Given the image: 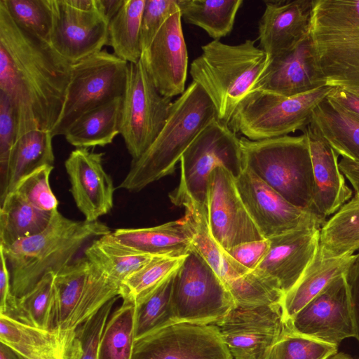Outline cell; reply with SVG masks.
I'll return each instance as SVG.
<instances>
[{"mask_svg":"<svg viewBox=\"0 0 359 359\" xmlns=\"http://www.w3.org/2000/svg\"><path fill=\"white\" fill-rule=\"evenodd\" d=\"M53 137L49 130H34L16 140L9 158L8 194L34 170L45 165L53 166Z\"/></svg>","mask_w":359,"mask_h":359,"instance_id":"cell-31","label":"cell"},{"mask_svg":"<svg viewBox=\"0 0 359 359\" xmlns=\"http://www.w3.org/2000/svg\"><path fill=\"white\" fill-rule=\"evenodd\" d=\"M15 23L49 43L53 25L51 0H0Z\"/></svg>","mask_w":359,"mask_h":359,"instance_id":"cell-43","label":"cell"},{"mask_svg":"<svg viewBox=\"0 0 359 359\" xmlns=\"http://www.w3.org/2000/svg\"><path fill=\"white\" fill-rule=\"evenodd\" d=\"M311 123L339 156L359 163V116L327 97L313 111Z\"/></svg>","mask_w":359,"mask_h":359,"instance_id":"cell-27","label":"cell"},{"mask_svg":"<svg viewBox=\"0 0 359 359\" xmlns=\"http://www.w3.org/2000/svg\"><path fill=\"white\" fill-rule=\"evenodd\" d=\"M53 25L49 43L69 64L97 53L108 43V22L96 7L84 10L69 0H51Z\"/></svg>","mask_w":359,"mask_h":359,"instance_id":"cell-15","label":"cell"},{"mask_svg":"<svg viewBox=\"0 0 359 359\" xmlns=\"http://www.w3.org/2000/svg\"><path fill=\"white\" fill-rule=\"evenodd\" d=\"M128 62L101 50L72 65L71 77L60 116L50 131L64 135L82 115L125 92Z\"/></svg>","mask_w":359,"mask_h":359,"instance_id":"cell-7","label":"cell"},{"mask_svg":"<svg viewBox=\"0 0 359 359\" xmlns=\"http://www.w3.org/2000/svg\"><path fill=\"white\" fill-rule=\"evenodd\" d=\"M135 340V303L123 299L104 328L98 359H131Z\"/></svg>","mask_w":359,"mask_h":359,"instance_id":"cell-38","label":"cell"},{"mask_svg":"<svg viewBox=\"0 0 359 359\" xmlns=\"http://www.w3.org/2000/svg\"><path fill=\"white\" fill-rule=\"evenodd\" d=\"M201 50L190 65L192 81L210 99L217 118L229 124L241 102L255 89L271 57L250 39L236 45L212 40Z\"/></svg>","mask_w":359,"mask_h":359,"instance_id":"cell-3","label":"cell"},{"mask_svg":"<svg viewBox=\"0 0 359 359\" xmlns=\"http://www.w3.org/2000/svg\"><path fill=\"white\" fill-rule=\"evenodd\" d=\"M0 315L16 319L18 299L11 290V273L2 248L0 246Z\"/></svg>","mask_w":359,"mask_h":359,"instance_id":"cell-51","label":"cell"},{"mask_svg":"<svg viewBox=\"0 0 359 359\" xmlns=\"http://www.w3.org/2000/svg\"><path fill=\"white\" fill-rule=\"evenodd\" d=\"M240 142L245 167L294 206L311 211L314 179L304 133L262 140L243 136Z\"/></svg>","mask_w":359,"mask_h":359,"instance_id":"cell-5","label":"cell"},{"mask_svg":"<svg viewBox=\"0 0 359 359\" xmlns=\"http://www.w3.org/2000/svg\"><path fill=\"white\" fill-rule=\"evenodd\" d=\"M359 20V0H313L311 25L332 26Z\"/></svg>","mask_w":359,"mask_h":359,"instance_id":"cell-48","label":"cell"},{"mask_svg":"<svg viewBox=\"0 0 359 359\" xmlns=\"http://www.w3.org/2000/svg\"><path fill=\"white\" fill-rule=\"evenodd\" d=\"M215 118L212 101L192 81L173 102L168 119L154 142L138 159L131 161L119 188L137 192L172 174L184 151Z\"/></svg>","mask_w":359,"mask_h":359,"instance_id":"cell-4","label":"cell"},{"mask_svg":"<svg viewBox=\"0 0 359 359\" xmlns=\"http://www.w3.org/2000/svg\"><path fill=\"white\" fill-rule=\"evenodd\" d=\"M121 243L154 256L182 257L193 249V233L184 218L147 228H123L112 232Z\"/></svg>","mask_w":359,"mask_h":359,"instance_id":"cell-25","label":"cell"},{"mask_svg":"<svg viewBox=\"0 0 359 359\" xmlns=\"http://www.w3.org/2000/svg\"><path fill=\"white\" fill-rule=\"evenodd\" d=\"M357 95H359V87H356V88H344Z\"/></svg>","mask_w":359,"mask_h":359,"instance_id":"cell-59","label":"cell"},{"mask_svg":"<svg viewBox=\"0 0 359 359\" xmlns=\"http://www.w3.org/2000/svg\"><path fill=\"white\" fill-rule=\"evenodd\" d=\"M131 359H233L215 324L175 323L135 339Z\"/></svg>","mask_w":359,"mask_h":359,"instance_id":"cell-12","label":"cell"},{"mask_svg":"<svg viewBox=\"0 0 359 359\" xmlns=\"http://www.w3.org/2000/svg\"><path fill=\"white\" fill-rule=\"evenodd\" d=\"M320 247L327 257L359 250V196L354 195L320 229Z\"/></svg>","mask_w":359,"mask_h":359,"instance_id":"cell-33","label":"cell"},{"mask_svg":"<svg viewBox=\"0 0 359 359\" xmlns=\"http://www.w3.org/2000/svg\"><path fill=\"white\" fill-rule=\"evenodd\" d=\"M226 286L236 306L252 307L282 304L283 292L257 271H250Z\"/></svg>","mask_w":359,"mask_h":359,"instance_id":"cell-41","label":"cell"},{"mask_svg":"<svg viewBox=\"0 0 359 359\" xmlns=\"http://www.w3.org/2000/svg\"><path fill=\"white\" fill-rule=\"evenodd\" d=\"M258 24L259 47L270 57L301 41L311 30L313 0L264 1Z\"/></svg>","mask_w":359,"mask_h":359,"instance_id":"cell-23","label":"cell"},{"mask_svg":"<svg viewBox=\"0 0 359 359\" xmlns=\"http://www.w3.org/2000/svg\"><path fill=\"white\" fill-rule=\"evenodd\" d=\"M122 97L82 115L66 131V140L76 148L104 147L120 134Z\"/></svg>","mask_w":359,"mask_h":359,"instance_id":"cell-28","label":"cell"},{"mask_svg":"<svg viewBox=\"0 0 359 359\" xmlns=\"http://www.w3.org/2000/svg\"><path fill=\"white\" fill-rule=\"evenodd\" d=\"M71 71L50 43L18 27L0 3V92L13 108L17 139L31 130H52Z\"/></svg>","mask_w":359,"mask_h":359,"instance_id":"cell-1","label":"cell"},{"mask_svg":"<svg viewBox=\"0 0 359 359\" xmlns=\"http://www.w3.org/2000/svg\"><path fill=\"white\" fill-rule=\"evenodd\" d=\"M355 254L327 257L319 247L315 257L294 286L283 297L282 307L287 322L331 281L345 274Z\"/></svg>","mask_w":359,"mask_h":359,"instance_id":"cell-26","label":"cell"},{"mask_svg":"<svg viewBox=\"0 0 359 359\" xmlns=\"http://www.w3.org/2000/svg\"><path fill=\"white\" fill-rule=\"evenodd\" d=\"M270 246L269 239L245 242L226 250L239 264L252 271L265 257Z\"/></svg>","mask_w":359,"mask_h":359,"instance_id":"cell-50","label":"cell"},{"mask_svg":"<svg viewBox=\"0 0 359 359\" xmlns=\"http://www.w3.org/2000/svg\"><path fill=\"white\" fill-rule=\"evenodd\" d=\"M17 139L13 108L8 97L0 92V201L8 194V164L11 150Z\"/></svg>","mask_w":359,"mask_h":359,"instance_id":"cell-47","label":"cell"},{"mask_svg":"<svg viewBox=\"0 0 359 359\" xmlns=\"http://www.w3.org/2000/svg\"><path fill=\"white\" fill-rule=\"evenodd\" d=\"M91 263L83 257L59 271L55 278V302L53 330L62 339L76 309L88 278Z\"/></svg>","mask_w":359,"mask_h":359,"instance_id":"cell-36","label":"cell"},{"mask_svg":"<svg viewBox=\"0 0 359 359\" xmlns=\"http://www.w3.org/2000/svg\"><path fill=\"white\" fill-rule=\"evenodd\" d=\"M327 359H353L350 355L345 354L344 353H336L335 354L331 355Z\"/></svg>","mask_w":359,"mask_h":359,"instance_id":"cell-58","label":"cell"},{"mask_svg":"<svg viewBox=\"0 0 359 359\" xmlns=\"http://www.w3.org/2000/svg\"><path fill=\"white\" fill-rule=\"evenodd\" d=\"M53 169V165L38 168L20 180L13 191L34 207L47 212H54L57 210L58 201L49 182Z\"/></svg>","mask_w":359,"mask_h":359,"instance_id":"cell-46","label":"cell"},{"mask_svg":"<svg viewBox=\"0 0 359 359\" xmlns=\"http://www.w3.org/2000/svg\"><path fill=\"white\" fill-rule=\"evenodd\" d=\"M317 219L296 229L269 238V249L255 269L268 278L284 295L290 291L315 257L320 247V229Z\"/></svg>","mask_w":359,"mask_h":359,"instance_id":"cell-17","label":"cell"},{"mask_svg":"<svg viewBox=\"0 0 359 359\" xmlns=\"http://www.w3.org/2000/svg\"><path fill=\"white\" fill-rule=\"evenodd\" d=\"M116 299L109 301L75 330L65 359H98L100 340Z\"/></svg>","mask_w":359,"mask_h":359,"instance_id":"cell-44","label":"cell"},{"mask_svg":"<svg viewBox=\"0 0 359 359\" xmlns=\"http://www.w3.org/2000/svg\"><path fill=\"white\" fill-rule=\"evenodd\" d=\"M208 219L212 237L225 250L264 239L241 198L236 178L224 167L216 168L209 178Z\"/></svg>","mask_w":359,"mask_h":359,"instance_id":"cell-14","label":"cell"},{"mask_svg":"<svg viewBox=\"0 0 359 359\" xmlns=\"http://www.w3.org/2000/svg\"><path fill=\"white\" fill-rule=\"evenodd\" d=\"M185 257L154 256L121 283L120 297L135 302L175 273Z\"/></svg>","mask_w":359,"mask_h":359,"instance_id":"cell-42","label":"cell"},{"mask_svg":"<svg viewBox=\"0 0 359 359\" xmlns=\"http://www.w3.org/2000/svg\"><path fill=\"white\" fill-rule=\"evenodd\" d=\"M91 263V262H90ZM121 285L109 278L91 263L81 299L73 313L63 334L67 346L75 330L111 299L120 297Z\"/></svg>","mask_w":359,"mask_h":359,"instance_id":"cell-39","label":"cell"},{"mask_svg":"<svg viewBox=\"0 0 359 359\" xmlns=\"http://www.w3.org/2000/svg\"><path fill=\"white\" fill-rule=\"evenodd\" d=\"M146 0H124L108 25V43L114 54L128 63L142 57L141 25Z\"/></svg>","mask_w":359,"mask_h":359,"instance_id":"cell-35","label":"cell"},{"mask_svg":"<svg viewBox=\"0 0 359 359\" xmlns=\"http://www.w3.org/2000/svg\"><path fill=\"white\" fill-rule=\"evenodd\" d=\"M169 198L173 204L184 208V218L193 233V248L225 285L250 271L231 257L212 237L206 208L184 194L172 191L169 194Z\"/></svg>","mask_w":359,"mask_h":359,"instance_id":"cell-24","label":"cell"},{"mask_svg":"<svg viewBox=\"0 0 359 359\" xmlns=\"http://www.w3.org/2000/svg\"><path fill=\"white\" fill-rule=\"evenodd\" d=\"M346 110L359 116V95L341 87L335 88L328 96Z\"/></svg>","mask_w":359,"mask_h":359,"instance_id":"cell-53","label":"cell"},{"mask_svg":"<svg viewBox=\"0 0 359 359\" xmlns=\"http://www.w3.org/2000/svg\"><path fill=\"white\" fill-rule=\"evenodd\" d=\"M242 0H177L182 20L219 40L233 29Z\"/></svg>","mask_w":359,"mask_h":359,"instance_id":"cell-34","label":"cell"},{"mask_svg":"<svg viewBox=\"0 0 359 359\" xmlns=\"http://www.w3.org/2000/svg\"><path fill=\"white\" fill-rule=\"evenodd\" d=\"M334 88L324 86L290 97L253 90L238 104L228 126L250 140L289 135L311 123L314 109Z\"/></svg>","mask_w":359,"mask_h":359,"instance_id":"cell-6","label":"cell"},{"mask_svg":"<svg viewBox=\"0 0 359 359\" xmlns=\"http://www.w3.org/2000/svg\"><path fill=\"white\" fill-rule=\"evenodd\" d=\"M215 325L235 359H264L290 330L282 304L235 306Z\"/></svg>","mask_w":359,"mask_h":359,"instance_id":"cell-11","label":"cell"},{"mask_svg":"<svg viewBox=\"0 0 359 359\" xmlns=\"http://www.w3.org/2000/svg\"><path fill=\"white\" fill-rule=\"evenodd\" d=\"M0 359H25L7 345L0 342Z\"/></svg>","mask_w":359,"mask_h":359,"instance_id":"cell-56","label":"cell"},{"mask_svg":"<svg viewBox=\"0 0 359 359\" xmlns=\"http://www.w3.org/2000/svg\"><path fill=\"white\" fill-rule=\"evenodd\" d=\"M180 163V180L173 191L187 195L208 209L211 172L222 166L236 178L243 169L240 138L228 124L215 118L191 142Z\"/></svg>","mask_w":359,"mask_h":359,"instance_id":"cell-8","label":"cell"},{"mask_svg":"<svg viewBox=\"0 0 359 359\" xmlns=\"http://www.w3.org/2000/svg\"><path fill=\"white\" fill-rule=\"evenodd\" d=\"M241 198L264 238L283 234L314 220L313 212L297 208L246 167L236 178Z\"/></svg>","mask_w":359,"mask_h":359,"instance_id":"cell-16","label":"cell"},{"mask_svg":"<svg viewBox=\"0 0 359 359\" xmlns=\"http://www.w3.org/2000/svg\"><path fill=\"white\" fill-rule=\"evenodd\" d=\"M174 275L135 300V339L176 323L171 302Z\"/></svg>","mask_w":359,"mask_h":359,"instance_id":"cell-37","label":"cell"},{"mask_svg":"<svg viewBox=\"0 0 359 359\" xmlns=\"http://www.w3.org/2000/svg\"><path fill=\"white\" fill-rule=\"evenodd\" d=\"M318 66L326 86L359 87V20L311 26Z\"/></svg>","mask_w":359,"mask_h":359,"instance_id":"cell-18","label":"cell"},{"mask_svg":"<svg viewBox=\"0 0 359 359\" xmlns=\"http://www.w3.org/2000/svg\"><path fill=\"white\" fill-rule=\"evenodd\" d=\"M178 9L177 0H146L141 25L142 53L149 47L165 20Z\"/></svg>","mask_w":359,"mask_h":359,"instance_id":"cell-49","label":"cell"},{"mask_svg":"<svg viewBox=\"0 0 359 359\" xmlns=\"http://www.w3.org/2000/svg\"><path fill=\"white\" fill-rule=\"evenodd\" d=\"M124 3V0H95L98 12L109 22L116 15Z\"/></svg>","mask_w":359,"mask_h":359,"instance_id":"cell-55","label":"cell"},{"mask_svg":"<svg viewBox=\"0 0 359 359\" xmlns=\"http://www.w3.org/2000/svg\"><path fill=\"white\" fill-rule=\"evenodd\" d=\"M84 254L93 264L120 285L154 257L121 243L112 232L94 240Z\"/></svg>","mask_w":359,"mask_h":359,"instance_id":"cell-29","label":"cell"},{"mask_svg":"<svg viewBox=\"0 0 359 359\" xmlns=\"http://www.w3.org/2000/svg\"><path fill=\"white\" fill-rule=\"evenodd\" d=\"M302 131L308 139L314 179L311 211L326 222L352 198L353 191L339 168V155L318 130L310 123Z\"/></svg>","mask_w":359,"mask_h":359,"instance_id":"cell-22","label":"cell"},{"mask_svg":"<svg viewBox=\"0 0 359 359\" xmlns=\"http://www.w3.org/2000/svg\"><path fill=\"white\" fill-rule=\"evenodd\" d=\"M66 346H62L59 349L52 352L40 359H65Z\"/></svg>","mask_w":359,"mask_h":359,"instance_id":"cell-57","label":"cell"},{"mask_svg":"<svg viewBox=\"0 0 359 359\" xmlns=\"http://www.w3.org/2000/svg\"><path fill=\"white\" fill-rule=\"evenodd\" d=\"M324 86L309 33L292 48L271 57L255 90L290 97Z\"/></svg>","mask_w":359,"mask_h":359,"instance_id":"cell-21","label":"cell"},{"mask_svg":"<svg viewBox=\"0 0 359 359\" xmlns=\"http://www.w3.org/2000/svg\"><path fill=\"white\" fill-rule=\"evenodd\" d=\"M348 287L355 337L359 341V252L346 273Z\"/></svg>","mask_w":359,"mask_h":359,"instance_id":"cell-52","label":"cell"},{"mask_svg":"<svg viewBox=\"0 0 359 359\" xmlns=\"http://www.w3.org/2000/svg\"><path fill=\"white\" fill-rule=\"evenodd\" d=\"M173 102L156 88L142 57L128 63L122 97L120 135L132 161L138 159L154 142L169 116Z\"/></svg>","mask_w":359,"mask_h":359,"instance_id":"cell-10","label":"cell"},{"mask_svg":"<svg viewBox=\"0 0 359 359\" xmlns=\"http://www.w3.org/2000/svg\"><path fill=\"white\" fill-rule=\"evenodd\" d=\"M53 213L34 207L14 191L8 193L1 203L0 245L7 247L41 233L49 224Z\"/></svg>","mask_w":359,"mask_h":359,"instance_id":"cell-30","label":"cell"},{"mask_svg":"<svg viewBox=\"0 0 359 359\" xmlns=\"http://www.w3.org/2000/svg\"><path fill=\"white\" fill-rule=\"evenodd\" d=\"M55 273H46L27 293L18 299L16 320L46 330H53Z\"/></svg>","mask_w":359,"mask_h":359,"instance_id":"cell-40","label":"cell"},{"mask_svg":"<svg viewBox=\"0 0 359 359\" xmlns=\"http://www.w3.org/2000/svg\"><path fill=\"white\" fill-rule=\"evenodd\" d=\"M142 57L161 95L172 99L184 92L189 58L180 9L165 20Z\"/></svg>","mask_w":359,"mask_h":359,"instance_id":"cell-19","label":"cell"},{"mask_svg":"<svg viewBox=\"0 0 359 359\" xmlns=\"http://www.w3.org/2000/svg\"><path fill=\"white\" fill-rule=\"evenodd\" d=\"M339 168L354 189V195L359 196V163L342 158Z\"/></svg>","mask_w":359,"mask_h":359,"instance_id":"cell-54","label":"cell"},{"mask_svg":"<svg viewBox=\"0 0 359 359\" xmlns=\"http://www.w3.org/2000/svg\"><path fill=\"white\" fill-rule=\"evenodd\" d=\"M103 155L87 148H76L65 162L70 192L88 222L97 221L114 205V187L103 168Z\"/></svg>","mask_w":359,"mask_h":359,"instance_id":"cell-20","label":"cell"},{"mask_svg":"<svg viewBox=\"0 0 359 359\" xmlns=\"http://www.w3.org/2000/svg\"><path fill=\"white\" fill-rule=\"evenodd\" d=\"M337 346L287 331L271 348L264 359H327Z\"/></svg>","mask_w":359,"mask_h":359,"instance_id":"cell-45","label":"cell"},{"mask_svg":"<svg viewBox=\"0 0 359 359\" xmlns=\"http://www.w3.org/2000/svg\"><path fill=\"white\" fill-rule=\"evenodd\" d=\"M0 342L25 359H40L67 346L54 330L40 329L4 315H0Z\"/></svg>","mask_w":359,"mask_h":359,"instance_id":"cell-32","label":"cell"},{"mask_svg":"<svg viewBox=\"0 0 359 359\" xmlns=\"http://www.w3.org/2000/svg\"><path fill=\"white\" fill-rule=\"evenodd\" d=\"M172 306L176 323L215 324L235 303L225 283L193 248L173 278Z\"/></svg>","mask_w":359,"mask_h":359,"instance_id":"cell-9","label":"cell"},{"mask_svg":"<svg viewBox=\"0 0 359 359\" xmlns=\"http://www.w3.org/2000/svg\"><path fill=\"white\" fill-rule=\"evenodd\" d=\"M345 274L331 281L287 320L291 332L335 346L346 338L355 337Z\"/></svg>","mask_w":359,"mask_h":359,"instance_id":"cell-13","label":"cell"},{"mask_svg":"<svg viewBox=\"0 0 359 359\" xmlns=\"http://www.w3.org/2000/svg\"><path fill=\"white\" fill-rule=\"evenodd\" d=\"M233 359H235V358H233Z\"/></svg>","mask_w":359,"mask_h":359,"instance_id":"cell-60","label":"cell"},{"mask_svg":"<svg viewBox=\"0 0 359 359\" xmlns=\"http://www.w3.org/2000/svg\"><path fill=\"white\" fill-rule=\"evenodd\" d=\"M100 222L78 221L53 213L41 233L2 248L11 278V290L17 297L29 292L48 272L55 275L72 263L83 245L93 238L111 233Z\"/></svg>","mask_w":359,"mask_h":359,"instance_id":"cell-2","label":"cell"}]
</instances>
